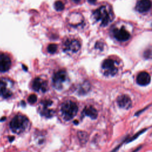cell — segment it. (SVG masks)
I'll return each instance as SVG.
<instances>
[{"mask_svg": "<svg viewBox=\"0 0 152 152\" xmlns=\"http://www.w3.org/2000/svg\"><path fill=\"white\" fill-rule=\"evenodd\" d=\"M81 43L80 40L74 36H68L62 40V48L63 51L68 55H74L81 49Z\"/></svg>", "mask_w": 152, "mask_h": 152, "instance_id": "cell-1", "label": "cell"}, {"mask_svg": "<svg viewBox=\"0 0 152 152\" xmlns=\"http://www.w3.org/2000/svg\"><path fill=\"white\" fill-rule=\"evenodd\" d=\"M66 22L68 27L71 30H80L83 29L85 25L84 18L78 12H72L66 17Z\"/></svg>", "mask_w": 152, "mask_h": 152, "instance_id": "cell-2", "label": "cell"}, {"mask_svg": "<svg viewBox=\"0 0 152 152\" xmlns=\"http://www.w3.org/2000/svg\"><path fill=\"white\" fill-rule=\"evenodd\" d=\"M92 15L95 21L102 26H106L111 21L109 11L105 6L103 5L97 8L93 12Z\"/></svg>", "mask_w": 152, "mask_h": 152, "instance_id": "cell-3", "label": "cell"}, {"mask_svg": "<svg viewBox=\"0 0 152 152\" xmlns=\"http://www.w3.org/2000/svg\"><path fill=\"white\" fill-rule=\"evenodd\" d=\"M28 119L25 116L18 115L14 116L10 122V128L13 132L20 134L24 132L28 125Z\"/></svg>", "mask_w": 152, "mask_h": 152, "instance_id": "cell-4", "label": "cell"}, {"mask_svg": "<svg viewBox=\"0 0 152 152\" xmlns=\"http://www.w3.org/2000/svg\"><path fill=\"white\" fill-rule=\"evenodd\" d=\"M77 111L78 106L72 101L67 100L62 104L61 112L64 118L66 121L72 119L77 114Z\"/></svg>", "mask_w": 152, "mask_h": 152, "instance_id": "cell-5", "label": "cell"}, {"mask_svg": "<svg viewBox=\"0 0 152 152\" xmlns=\"http://www.w3.org/2000/svg\"><path fill=\"white\" fill-rule=\"evenodd\" d=\"M102 66L104 74L106 75H114L118 71V69L115 65V61L111 59H105L103 62Z\"/></svg>", "mask_w": 152, "mask_h": 152, "instance_id": "cell-6", "label": "cell"}, {"mask_svg": "<svg viewBox=\"0 0 152 152\" xmlns=\"http://www.w3.org/2000/svg\"><path fill=\"white\" fill-rule=\"evenodd\" d=\"M66 73L64 70H61L56 72L53 77V83L54 87L57 89L62 87L64 82L66 80Z\"/></svg>", "mask_w": 152, "mask_h": 152, "instance_id": "cell-7", "label": "cell"}, {"mask_svg": "<svg viewBox=\"0 0 152 152\" xmlns=\"http://www.w3.org/2000/svg\"><path fill=\"white\" fill-rule=\"evenodd\" d=\"M11 66L10 56L5 53H0V72L7 71Z\"/></svg>", "mask_w": 152, "mask_h": 152, "instance_id": "cell-8", "label": "cell"}, {"mask_svg": "<svg viewBox=\"0 0 152 152\" xmlns=\"http://www.w3.org/2000/svg\"><path fill=\"white\" fill-rule=\"evenodd\" d=\"M52 102L50 100H45L42 102V107L40 110L41 115L46 118H50L53 115L54 111L49 109V107L52 104Z\"/></svg>", "mask_w": 152, "mask_h": 152, "instance_id": "cell-9", "label": "cell"}, {"mask_svg": "<svg viewBox=\"0 0 152 152\" xmlns=\"http://www.w3.org/2000/svg\"><path fill=\"white\" fill-rule=\"evenodd\" d=\"M33 88L36 91L45 92L47 90V82L40 78L34 79L32 85Z\"/></svg>", "mask_w": 152, "mask_h": 152, "instance_id": "cell-10", "label": "cell"}, {"mask_svg": "<svg viewBox=\"0 0 152 152\" xmlns=\"http://www.w3.org/2000/svg\"><path fill=\"white\" fill-rule=\"evenodd\" d=\"M117 103L118 106L124 109H128L132 106V101L129 96L125 94L119 96L117 99Z\"/></svg>", "mask_w": 152, "mask_h": 152, "instance_id": "cell-11", "label": "cell"}, {"mask_svg": "<svg viewBox=\"0 0 152 152\" xmlns=\"http://www.w3.org/2000/svg\"><path fill=\"white\" fill-rule=\"evenodd\" d=\"M114 37L119 41H126L130 37V34L124 28L115 29L113 31Z\"/></svg>", "mask_w": 152, "mask_h": 152, "instance_id": "cell-12", "label": "cell"}, {"mask_svg": "<svg viewBox=\"0 0 152 152\" xmlns=\"http://www.w3.org/2000/svg\"><path fill=\"white\" fill-rule=\"evenodd\" d=\"M151 5L150 0H140L137 3L135 8L140 12H144L150 9Z\"/></svg>", "mask_w": 152, "mask_h": 152, "instance_id": "cell-13", "label": "cell"}, {"mask_svg": "<svg viewBox=\"0 0 152 152\" xmlns=\"http://www.w3.org/2000/svg\"><path fill=\"white\" fill-rule=\"evenodd\" d=\"M12 92L8 88L7 82L3 79L0 80V96L8 98L11 96Z\"/></svg>", "mask_w": 152, "mask_h": 152, "instance_id": "cell-14", "label": "cell"}, {"mask_svg": "<svg viewBox=\"0 0 152 152\" xmlns=\"http://www.w3.org/2000/svg\"><path fill=\"white\" fill-rule=\"evenodd\" d=\"M150 75L146 72H141L137 75V82L140 86H147L150 83Z\"/></svg>", "mask_w": 152, "mask_h": 152, "instance_id": "cell-15", "label": "cell"}, {"mask_svg": "<svg viewBox=\"0 0 152 152\" xmlns=\"http://www.w3.org/2000/svg\"><path fill=\"white\" fill-rule=\"evenodd\" d=\"M84 115L88 116L91 119H96L97 116V112L95 108L92 106L86 107L83 110Z\"/></svg>", "mask_w": 152, "mask_h": 152, "instance_id": "cell-16", "label": "cell"}, {"mask_svg": "<svg viewBox=\"0 0 152 152\" xmlns=\"http://www.w3.org/2000/svg\"><path fill=\"white\" fill-rule=\"evenodd\" d=\"M55 9L57 11H61L65 8V4L62 1H56L54 4Z\"/></svg>", "mask_w": 152, "mask_h": 152, "instance_id": "cell-17", "label": "cell"}, {"mask_svg": "<svg viewBox=\"0 0 152 152\" xmlns=\"http://www.w3.org/2000/svg\"><path fill=\"white\" fill-rule=\"evenodd\" d=\"M48 52L50 54L55 53L58 50V45L55 43H50L47 48Z\"/></svg>", "mask_w": 152, "mask_h": 152, "instance_id": "cell-18", "label": "cell"}, {"mask_svg": "<svg viewBox=\"0 0 152 152\" xmlns=\"http://www.w3.org/2000/svg\"><path fill=\"white\" fill-rule=\"evenodd\" d=\"M78 136L79 137V139L80 140V141H83V142H85L87 141V134L86 132H78Z\"/></svg>", "mask_w": 152, "mask_h": 152, "instance_id": "cell-19", "label": "cell"}, {"mask_svg": "<svg viewBox=\"0 0 152 152\" xmlns=\"http://www.w3.org/2000/svg\"><path fill=\"white\" fill-rule=\"evenodd\" d=\"M28 101L30 103H32V104L34 103L37 101V97H36V96L35 94H31L28 97Z\"/></svg>", "mask_w": 152, "mask_h": 152, "instance_id": "cell-20", "label": "cell"}, {"mask_svg": "<svg viewBox=\"0 0 152 152\" xmlns=\"http://www.w3.org/2000/svg\"><path fill=\"white\" fill-rule=\"evenodd\" d=\"M71 1L74 4H80L83 2V0H71Z\"/></svg>", "mask_w": 152, "mask_h": 152, "instance_id": "cell-21", "label": "cell"}, {"mask_svg": "<svg viewBox=\"0 0 152 152\" xmlns=\"http://www.w3.org/2000/svg\"><path fill=\"white\" fill-rule=\"evenodd\" d=\"M87 1H88V2L90 4H94V3L96 2L97 0H87Z\"/></svg>", "mask_w": 152, "mask_h": 152, "instance_id": "cell-22", "label": "cell"}, {"mask_svg": "<svg viewBox=\"0 0 152 152\" xmlns=\"http://www.w3.org/2000/svg\"><path fill=\"white\" fill-rule=\"evenodd\" d=\"M14 139V137H10V141H13Z\"/></svg>", "mask_w": 152, "mask_h": 152, "instance_id": "cell-23", "label": "cell"}, {"mask_svg": "<svg viewBox=\"0 0 152 152\" xmlns=\"http://www.w3.org/2000/svg\"><path fill=\"white\" fill-rule=\"evenodd\" d=\"M74 123L75 125H77V124H78V122L77 120H75V121H74Z\"/></svg>", "mask_w": 152, "mask_h": 152, "instance_id": "cell-24", "label": "cell"}, {"mask_svg": "<svg viewBox=\"0 0 152 152\" xmlns=\"http://www.w3.org/2000/svg\"><path fill=\"white\" fill-rule=\"evenodd\" d=\"M6 119V118L5 117H4V118H2L1 119H0V121H4V120H5Z\"/></svg>", "mask_w": 152, "mask_h": 152, "instance_id": "cell-25", "label": "cell"}]
</instances>
